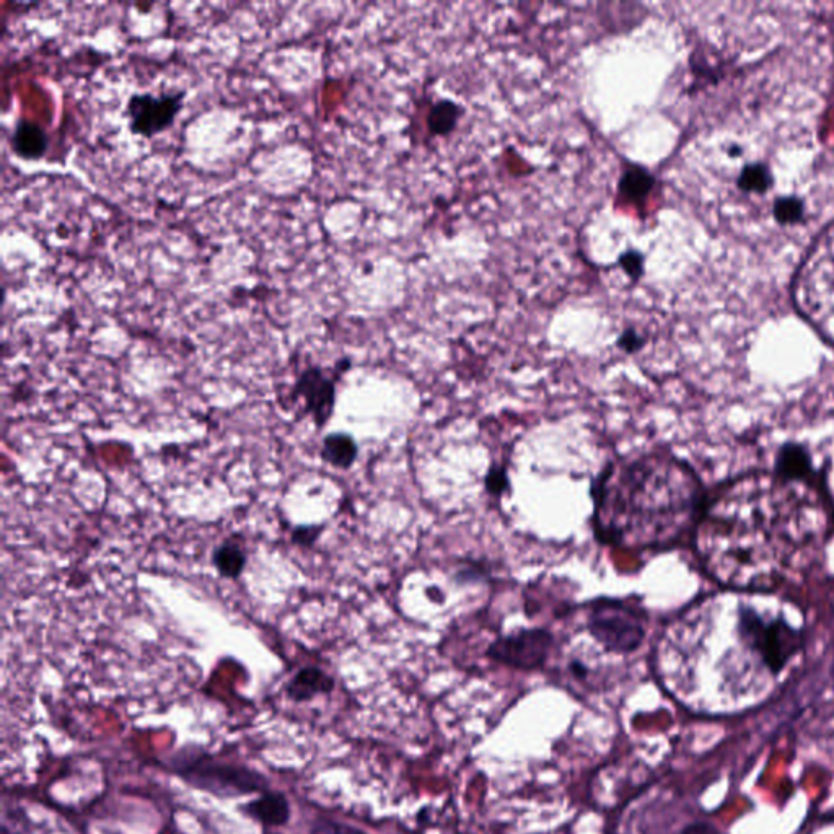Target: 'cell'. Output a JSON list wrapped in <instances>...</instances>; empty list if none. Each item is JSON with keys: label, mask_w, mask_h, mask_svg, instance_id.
Returning a JSON list of instances; mask_svg holds the SVG:
<instances>
[{"label": "cell", "mask_w": 834, "mask_h": 834, "mask_svg": "<svg viewBox=\"0 0 834 834\" xmlns=\"http://www.w3.org/2000/svg\"><path fill=\"white\" fill-rule=\"evenodd\" d=\"M323 533V527H313V525H302V527H295L292 532V541L295 545L302 546V548H312L317 543Z\"/></svg>", "instance_id": "ffe728a7"}, {"label": "cell", "mask_w": 834, "mask_h": 834, "mask_svg": "<svg viewBox=\"0 0 834 834\" xmlns=\"http://www.w3.org/2000/svg\"><path fill=\"white\" fill-rule=\"evenodd\" d=\"M738 633L773 673L787 667L802 649V634L784 619H764L751 608H740Z\"/></svg>", "instance_id": "277c9868"}, {"label": "cell", "mask_w": 834, "mask_h": 834, "mask_svg": "<svg viewBox=\"0 0 834 834\" xmlns=\"http://www.w3.org/2000/svg\"><path fill=\"white\" fill-rule=\"evenodd\" d=\"M248 556L235 540H225L212 551V566L224 579L237 580L245 571Z\"/></svg>", "instance_id": "4fadbf2b"}, {"label": "cell", "mask_w": 834, "mask_h": 834, "mask_svg": "<svg viewBox=\"0 0 834 834\" xmlns=\"http://www.w3.org/2000/svg\"><path fill=\"white\" fill-rule=\"evenodd\" d=\"M681 834H720V831L707 821H698V823H691V825L686 826Z\"/></svg>", "instance_id": "603a6c76"}, {"label": "cell", "mask_w": 834, "mask_h": 834, "mask_svg": "<svg viewBox=\"0 0 834 834\" xmlns=\"http://www.w3.org/2000/svg\"><path fill=\"white\" fill-rule=\"evenodd\" d=\"M310 834H365L364 831L357 830L354 826L344 825V823H338V821L333 820H325V818H320V820L313 821L312 828H310Z\"/></svg>", "instance_id": "d6986e66"}, {"label": "cell", "mask_w": 834, "mask_h": 834, "mask_svg": "<svg viewBox=\"0 0 834 834\" xmlns=\"http://www.w3.org/2000/svg\"><path fill=\"white\" fill-rule=\"evenodd\" d=\"M654 186L655 178L647 172L646 168L631 165L619 178L618 194L624 201L641 206L647 196L652 193Z\"/></svg>", "instance_id": "5bb4252c"}, {"label": "cell", "mask_w": 834, "mask_h": 834, "mask_svg": "<svg viewBox=\"0 0 834 834\" xmlns=\"http://www.w3.org/2000/svg\"><path fill=\"white\" fill-rule=\"evenodd\" d=\"M776 468L781 478L789 479V481H804L812 476V458L804 447L787 444L779 450Z\"/></svg>", "instance_id": "7c38bea8"}, {"label": "cell", "mask_w": 834, "mask_h": 834, "mask_svg": "<svg viewBox=\"0 0 834 834\" xmlns=\"http://www.w3.org/2000/svg\"><path fill=\"white\" fill-rule=\"evenodd\" d=\"M486 489L494 496H501L502 492L509 489V478L505 468H494L486 478Z\"/></svg>", "instance_id": "44dd1931"}, {"label": "cell", "mask_w": 834, "mask_h": 834, "mask_svg": "<svg viewBox=\"0 0 834 834\" xmlns=\"http://www.w3.org/2000/svg\"><path fill=\"white\" fill-rule=\"evenodd\" d=\"M553 646L554 636L548 629H523L492 642L488 657L505 667L530 672L545 665Z\"/></svg>", "instance_id": "5b68a950"}, {"label": "cell", "mask_w": 834, "mask_h": 834, "mask_svg": "<svg viewBox=\"0 0 834 834\" xmlns=\"http://www.w3.org/2000/svg\"><path fill=\"white\" fill-rule=\"evenodd\" d=\"M618 263L624 269V273L633 277L634 281H637L644 274V256L639 251H624L623 255L619 256Z\"/></svg>", "instance_id": "ac0fdd59"}, {"label": "cell", "mask_w": 834, "mask_h": 834, "mask_svg": "<svg viewBox=\"0 0 834 834\" xmlns=\"http://www.w3.org/2000/svg\"><path fill=\"white\" fill-rule=\"evenodd\" d=\"M12 149L22 159H41L48 150V136L40 124L18 119L12 134Z\"/></svg>", "instance_id": "30bf717a"}, {"label": "cell", "mask_w": 834, "mask_h": 834, "mask_svg": "<svg viewBox=\"0 0 834 834\" xmlns=\"http://www.w3.org/2000/svg\"><path fill=\"white\" fill-rule=\"evenodd\" d=\"M292 398L303 400V411L310 414L318 429H321L333 416L336 378L321 367H308L297 378Z\"/></svg>", "instance_id": "52a82bcc"}, {"label": "cell", "mask_w": 834, "mask_h": 834, "mask_svg": "<svg viewBox=\"0 0 834 834\" xmlns=\"http://www.w3.org/2000/svg\"><path fill=\"white\" fill-rule=\"evenodd\" d=\"M185 97V90L162 95L134 93L126 105V116L132 134L150 139L160 132L167 131L183 110Z\"/></svg>", "instance_id": "8992f818"}, {"label": "cell", "mask_w": 834, "mask_h": 834, "mask_svg": "<svg viewBox=\"0 0 834 834\" xmlns=\"http://www.w3.org/2000/svg\"><path fill=\"white\" fill-rule=\"evenodd\" d=\"M461 113H463V110L455 101H439L429 111L427 128L434 136H448L453 129L457 128Z\"/></svg>", "instance_id": "9a60e30c"}, {"label": "cell", "mask_w": 834, "mask_h": 834, "mask_svg": "<svg viewBox=\"0 0 834 834\" xmlns=\"http://www.w3.org/2000/svg\"><path fill=\"white\" fill-rule=\"evenodd\" d=\"M246 817L264 826H284L290 820V804L281 792H261V797L242 805Z\"/></svg>", "instance_id": "9c48e42d"}, {"label": "cell", "mask_w": 834, "mask_h": 834, "mask_svg": "<svg viewBox=\"0 0 834 834\" xmlns=\"http://www.w3.org/2000/svg\"><path fill=\"white\" fill-rule=\"evenodd\" d=\"M585 626L606 652L628 655L646 639L647 615L633 603L600 598L587 606Z\"/></svg>", "instance_id": "7a4b0ae2"}, {"label": "cell", "mask_w": 834, "mask_h": 834, "mask_svg": "<svg viewBox=\"0 0 834 834\" xmlns=\"http://www.w3.org/2000/svg\"><path fill=\"white\" fill-rule=\"evenodd\" d=\"M805 206L797 196H782L773 204V217L781 225L797 224L804 219Z\"/></svg>", "instance_id": "e0dca14e"}, {"label": "cell", "mask_w": 834, "mask_h": 834, "mask_svg": "<svg viewBox=\"0 0 834 834\" xmlns=\"http://www.w3.org/2000/svg\"><path fill=\"white\" fill-rule=\"evenodd\" d=\"M569 670H571L572 675L576 676L577 680H584L585 676L589 675V670L582 662H572Z\"/></svg>", "instance_id": "cb8c5ba5"}, {"label": "cell", "mask_w": 834, "mask_h": 834, "mask_svg": "<svg viewBox=\"0 0 834 834\" xmlns=\"http://www.w3.org/2000/svg\"><path fill=\"white\" fill-rule=\"evenodd\" d=\"M334 678L323 668L307 665L300 668L286 685V696L292 703H308L334 690Z\"/></svg>", "instance_id": "ba28073f"}, {"label": "cell", "mask_w": 834, "mask_h": 834, "mask_svg": "<svg viewBox=\"0 0 834 834\" xmlns=\"http://www.w3.org/2000/svg\"><path fill=\"white\" fill-rule=\"evenodd\" d=\"M644 344H646V338H644L642 334L637 333L636 330H633V328H631V330L624 331L618 339V347H621V349L628 352V354L641 351Z\"/></svg>", "instance_id": "7402d4cb"}, {"label": "cell", "mask_w": 834, "mask_h": 834, "mask_svg": "<svg viewBox=\"0 0 834 834\" xmlns=\"http://www.w3.org/2000/svg\"><path fill=\"white\" fill-rule=\"evenodd\" d=\"M598 540L624 548L672 545L698 512L693 475L659 455L606 466L593 484Z\"/></svg>", "instance_id": "6da1fadb"}, {"label": "cell", "mask_w": 834, "mask_h": 834, "mask_svg": "<svg viewBox=\"0 0 834 834\" xmlns=\"http://www.w3.org/2000/svg\"><path fill=\"white\" fill-rule=\"evenodd\" d=\"M189 786L216 797H240L253 792L268 791V781L253 769L214 760L211 756H185L173 766Z\"/></svg>", "instance_id": "3957f363"}, {"label": "cell", "mask_w": 834, "mask_h": 834, "mask_svg": "<svg viewBox=\"0 0 834 834\" xmlns=\"http://www.w3.org/2000/svg\"><path fill=\"white\" fill-rule=\"evenodd\" d=\"M773 183V176L764 163H748L738 175L737 186L745 194H764Z\"/></svg>", "instance_id": "2e32d148"}, {"label": "cell", "mask_w": 834, "mask_h": 834, "mask_svg": "<svg viewBox=\"0 0 834 834\" xmlns=\"http://www.w3.org/2000/svg\"><path fill=\"white\" fill-rule=\"evenodd\" d=\"M357 455L359 448L356 440L343 432L326 435L321 444V458L339 470H349L356 463Z\"/></svg>", "instance_id": "8fae6325"}]
</instances>
